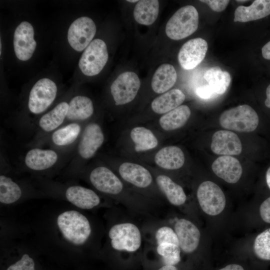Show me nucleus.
<instances>
[{"instance_id": "f257e3e1", "label": "nucleus", "mask_w": 270, "mask_h": 270, "mask_svg": "<svg viewBox=\"0 0 270 270\" xmlns=\"http://www.w3.org/2000/svg\"><path fill=\"white\" fill-rule=\"evenodd\" d=\"M56 224L63 238L75 246L84 244L91 234L89 220L83 214L75 210H66L60 214Z\"/></svg>"}, {"instance_id": "f03ea898", "label": "nucleus", "mask_w": 270, "mask_h": 270, "mask_svg": "<svg viewBox=\"0 0 270 270\" xmlns=\"http://www.w3.org/2000/svg\"><path fill=\"white\" fill-rule=\"evenodd\" d=\"M219 122L221 126L226 129L249 132L256 128L259 118L250 106L243 104L224 112L220 117Z\"/></svg>"}, {"instance_id": "7ed1b4c3", "label": "nucleus", "mask_w": 270, "mask_h": 270, "mask_svg": "<svg viewBox=\"0 0 270 270\" xmlns=\"http://www.w3.org/2000/svg\"><path fill=\"white\" fill-rule=\"evenodd\" d=\"M198 14L192 6L188 5L178 9L170 18L166 26L167 36L174 40L184 38L197 30Z\"/></svg>"}, {"instance_id": "20e7f679", "label": "nucleus", "mask_w": 270, "mask_h": 270, "mask_svg": "<svg viewBox=\"0 0 270 270\" xmlns=\"http://www.w3.org/2000/svg\"><path fill=\"white\" fill-rule=\"evenodd\" d=\"M108 54L105 42L101 39L92 40L82 53L78 66L86 76H94L98 74L106 64Z\"/></svg>"}, {"instance_id": "39448f33", "label": "nucleus", "mask_w": 270, "mask_h": 270, "mask_svg": "<svg viewBox=\"0 0 270 270\" xmlns=\"http://www.w3.org/2000/svg\"><path fill=\"white\" fill-rule=\"evenodd\" d=\"M112 248L130 252L138 250L141 245V234L138 228L132 223L116 224L108 232Z\"/></svg>"}, {"instance_id": "423d86ee", "label": "nucleus", "mask_w": 270, "mask_h": 270, "mask_svg": "<svg viewBox=\"0 0 270 270\" xmlns=\"http://www.w3.org/2000/svg\"><path fill=\"white\" fill-rule=\"evenodd\" d=\"M56 83L48 78H42L32 88L28 97V108L34 114L45 111L54 101L57 94Z\"/></svg>"}, {"instance_id": "0eeeda50", "label": "nucleus", "mask_w": 270, "mask_h": 270, "mask_svg": "<svg viewBox=\"0 0 270 270\" xmlns=\"http://www.w3.org/2000/svg\"><path fill=\"white\" fill-rule=\"evenodd\" d=\"M197 198L202 209L208 215L219 214L224 208L225 196L220 186L214 182H202L198 188Z\"/></svg>"}, {"instance_id": "6e6552de", "label": "nucleus", "mask_w": 270, "mask_h": 270, "mask_svg": "<svg viewBox=\"0 0 270 270\" xmlns=\"http://www.w3.org/2000/svg\"><path fill=\"white\" fill-rule=\"evenodd\" d=\"M96 26L90 18L82 16L70 25L68 32V40L75 50L81 52L92 42L96 33Z\"/></svg>"}, {"instance_id": "1a4fd4ad", "label": "nucleus", "mask_w": 270, "mask_h": 270, "mask_svg": "<svg viewBox=\"0 0 270 270\" xmlns=\"http://www.w3.org/2000/svg\"><path fill=\"white\" fill-rule=\"evenodd\" d=\"M140 86L138 75L132 72H126L114 81L110 92L116 105L131 102L136 97Z\"/></svg>"}, {"instance_id": "9d476101", "label": "nucleus", "mask_w": 270, "mask_h": 270, "mask_svg": "<svg viewBox=\"0 0 270 270\" xmlns=\"http://www.w3.org/2000/svg\"><path fill=\"white\" fill-rule=\"evenodd\" d=\"M36 46L33 26L26 21L20 22L14 34V48L16 56L20 60L26 61L32 56Z\"/></svg>"}, {"instance_id": "9b49d317", "label": "nucleus", "mask_w": 270, "mask_h": 270, "mask_svg": "<svg viewBox=\"0 0 270 270\" xmlns=\"http://www.w3.org/2000/svg\"><path fill=\"white\" fill-rule=\"evenodd\" d=\"M208 48L206 41L200 38L191 39L182 46L178 60L184 69L190 70L196 67L204 60Z\"/></svg>"}, {"instance_id": "f8f14e48", "label": "nucleus", "mask_w": 270, "mask_h": 270, "mask_svg": "<svg viewBox=\"0 0 270 270\" xmlns=\"http://www.w3.org/2000/svg\"><path fill=\"white\" fill-rule=\"evenodd\" d=\"M104 141V135L101 127L96 123L89 124L82 132L78 146V156L84 160L92 158Z\"/></svg>"}, {"instance_id": "ddd939ff", "label": "nucleus", "mask_w": 270, "mask_h": 270, "mask_svg": "<svg viewBox=\"0 0 270 270\" xmlns=\"http://www.w3.org/2000/svg\"><path fill=\"white\" fill-rule=\"evenodd\" d=\"M90 180L96 190L108 194H118L123 188L120 180L111 170L105 166L94 168L90 174Z\"/></svg>"}, {"instance_id": "4468645a", "label": "nucleus", "mask_w": 270, "mask_h": 270, "mask_svg": "<svg viewBox=\"0 0 270 270\" xmlns=\"http://www.w3.org/2000/svg\"><path fill=\"white\" fill-rule=\"evenodd\" d=\"M211 150L216 154L234 156L242 151V144L238 135L226 130L216 132L212 136Z\"/></svg>"}, {"instance_id": "2eb2a0df", "label": "nucleus", "mask_w": 270, "mask_h": 270, "mask_svg": "<svg viewBox=\"0 0 270 270\" xmlns=\"http://www.w3.org/2000/svg\"><path fill=\"white\" fill-rule=\"evenodd\" d=\"M179 246L186 253H191L198 248L200 236L198 228L191 222L181 218L178 220L174 226Z\"/></svg>"}, {"instance_id": "dca6fc26", "label": "nucleus", "mask_w": 270, "mask_h": 270, "mask_svg": "<svg viewBox=\"0 0 270 270\" xmlns=\"http://www.w3.org/2000/svg\"><path fill=\"white\" fill-rule=\"evenodd\" d=\"M214 172L219 178L230 184H234L240 179L242 168L238 160L230 156H222L212 163Z\"/></svg>"}, {"instance_id": "f3484780", "label": "nucleus", "mask_w": 270, "mask_h": 270, "mask_svg": "<svg viewBox=\"0 0 270 270\" xmlns=\"http://www.w3.org/2000/svg\"><path fill=\"white\" fill-rule=\"evenodd\" d=\"M58 160V154L53 150L33 148L26 152L24 164L31 170L41 171L53 166Z\"/></svg>"}, {"instance_id": "a211bd4d", "label": "nucleus", "mask_w": 270, "mask_h": 270, "mask_svg": "<svg viewBox=\"0 0 270 270\" xmlns=\"http://www.w3.org/2000/svg\"><path fill=\"white\" fill-rule=\"evenodd\" d=\"M65 196L70 202L82 209H91L100 203L98 196L94 190L80 186L68 187Z\"/></svg>"}, {"instance_id": "6ab92c4d", "label": "nucleus", "mask_w": 270, "mask_h": 270, "mask_svg": "<svg viewBox=\"0 0 270 270\" xmlns=\"http://www.w3.org/2000/svg\"><path fill=\"white\" fill-rule=\"evenodd\" d=\"M270 14V0H256L252 4L238 6L234 12V22H245L261 19Z\"/></svg>"}, {"instance_id": "aec40b11", "label": "nucleus", "mask_w": 270, "mask_h": 270, "mask_svg": "<svg viewBox=\"0 0 270 270\" xmlns=\"http://www.w3.org/2000/svg\"><path fill=\"white\" fill-rule=\"evenodd\" d=\"M119 172L124 180L138 188H146L152 182V176L149 171L136 164H122L119 168Z\"/></svg>"}, {"instance_id": "412c9836", "label": "nucleus", "mask_w": 270, "mask_h": 270, "mask_svg": "<svg viewBox=\"0 0 270 270\" xmlns=\"http://www.w3.org/2000/svg\"><path fill=\"white\" fill-rule=\"evenodd\" d=\"M94 110L92 100L83 96H76L70 100L66 120L70 122L83 121L90 118Z\"/></svg>"}, {"instance_id": "4be33fe9", "label": "nucleus", "mask_w": 270, "mask_h": 270, "mask_svg": "<svg viewBox=\"0 0 270 270\" xmlns=\"http://www.w3.org/2000/svg\"><path fill=\"white\" fill-rule=\"evenodd\" d=\"M68 104L62 102L42 115L38 121V126L46 132H53L62 125L66 118Z\"/></svg>"}, {"instance_id": "5701e85b", "label": "nucleus", "mask_w": 270, "mask_h": 270, "mask_svg": "<svg viewBox=\"0 0 270 270\" xmlns=\"http://www.w3.org/2000/svg\"><path fill=\"white\" fill-rule=\"evenodd\" d=\"M184 160L182 150L176 146H168L162 148L154 157L156 164L167 170H177L182 168Z\"/></svg>"}, {"instance_id": "b1692460", "label": "nucleus", "mask_w": 270, "mask_h": 270, "mask_svg": "<svg viewBox=\"0 0 270 270\" xmlns=\"http://www.w3.org/2000/svg\"><path fill=\"white\" fill-rule=\"evenodd\" d=\"M177 78L173 66L168 64L160 65L156 70L152 80V88L156 93L162 94L169 90L175 84Z\"/></svg>"}, {"instance_id": "393cba45", "label": "nucleus", "mask_w": 270, "mask_h": 270, "mask_svg": "<svg viewBox=\"0 0 270 270\" xmlns=\"http://www.w3.org/2000/svg\"><path fill=\"white\" fill-rule=\"evenodd\" d=\"M184 94L178 89H172L154 98L152 108L158 114L167 113L180 106L185 100Z\"/></svg>"}, {"instance_id": "a878e982", "label": "nucleus", "mask_w": 270, "mask_h": 270, "mask_svg": "<svg viewBox=\"0 0 270 270\" xmlns=\"http://www.w3.org/2000/svg\"><path fill=\"white\" fill-rule=\"evenodd\" d=\"M159 12V2L157 0H142L136 4L134 17L140 24L149 26L156 20Z\"/></svg>"}, {"instance_id": "bb28decb", "label": "nucleus", "mask_w": 270, "mask_h": 270, "mask_svg": "<svg viewBox=\"0 0 270 270\" xmlns=\"http://www.w3.org/2000/svg\"><path fill=\"white\" fill-rule=\"evenodd\" d=\"M190 114V110L188 106L181 105L161 116L160 124L166 130L178 129L186 124Z\"/></svg>"}, {"instance_id": "cd10ccee", "label": "nucleus", "mask_w": 270, "mask_h": 270, "mask_svg": "<svg viewBox=\"0 0 270 270\" xmlns=\"http://www.w3.org/2000/svg\"><path fill=\"white\" fill-rule=\"evenodd\" d=\"M156 180L159 188L171 204L178 206L185 202L186 196L183 188L170 178L165 175H160Z\"/></svg>"}, {"instance_id": "c85d7f7f", "label": "nucleus", "mask_w": 270, "mask_h": 270, "mask_svg": "<svg viewBox=\"0 0 270 270\" xmlns=\"http://www.w3.org/2000/svg\"><path fill=\"white\" fill-rule=\"evenodd\" d=\"M82 132V127L78 122H70L52 132L51 140L59 147H65L74 144Z\"/></svg>"}, {"instance_id": "c756f323", "label": "nucleus", "mask_w": 270, "mask_h": 270, "mask_svg": "<svg viewBox=\"0 0 270 270\" xmlns=\"http://www.w3.org/2000/svg\"><path fill=\"white\" fill-rule=\"evenodd\" d=\"M204 78L218 96L222 95L226 91L231 82L228 72L222 70L218 66L208 69Z\"/></svg>"}, {"instance_id": "7c9ffc66", "label": "nucleus", "mask_w": 270, "mask_h": 270, "mask_svg": "<svg viewBox=\"0 0 270 270\" xmlns=\"http://www.w3.org/2000/svg\"><path fill=\"white\" fill-rule=\"evenodd\" d=\"M130 137L135 144L136 152L154 148L158 144V140L152 131L144 127L134 128L130 132Z\"/></svg>"}, {"instance_id": "2f4dec72", "label": "nucleus", "mask_w": 270, "mask_h": 270, "mask_svg": "<svg viewBox=\"0 0 270 270\" xmlns=\"http://www.w3.org/2000/svg\"><path fill=\"white\" fill-rule=\"evenodd\" d=\"M22 196L20 186L10 178L4 174L0 176V202L9 204L16 202Z\"/></svg>"}, {"instance_id": "473e14b6", "label": "nucleus", "mask_w": 270, "mask_h": 270, "mask_svg": "<svg viewBox=\"0 0 270 270\" xmlns=\"http://www.w3.org/2000/svg\"><path fill=\"white\" fill-rule=\"evenodd\" d=\"M158 253L162 257L165 265L174 266L180 260V248L179 246L170 243L158 244Z\"/></svg>"}, {"instance_id": "72a5a7b5", "label": "nucleus", "mask_w": 270, "mask_h": 270, "mask_svg": "<svg viewBox=\"0 0 270 270\" xmlns=\"http://www.w3.org/2000/svg\"><path fill=\"white\" fill-rule=\"evenodd\" d=\"M256 256L263 260H270V228L266 230L256 238L254 244Z\"/></svg>"}, {"instance_id": "f704fd0d", "label": "nucleus", "mask_w": 270, "mask_h": 270, "mask_svg": "<svg viewBox=\"0 0 270 270\" xmlns=\"http://www.w3.org/2000/svg\"><path fill=\"white\" fill-rule=\"evenodd\" d=\"M156 238L158 245L164 243H170L179 246L178 240L176 232L168 226H163L159 228L156 232Z\"/></svg>"}, {"instance_id": "c9c22d12", "label": "nucleus", "mask_w": 270, "mask_h": 270, "mask_svg": "<svg viewBox=\"0 0 270 270\" xmlns=\"http://www.w3.org/2000/svg\"><path fill=\"white\" fill-rule=\"evenodd\" d=\"M6 270H35V263L32 258L25 254L18 260L10 266Z\"/></svg>"}, {"instance_id": "e433bc0d", "label": "nucleus", "mask_w": 270, "mask_h": 270, "mask_svg": "<svg viewBox=\"0 0 270 270\" xmlns=\"http://www.w3.org/2000/svg\"><path fill=\"white\" fill-rule=\"evenodd\" d=\"M195 92L199 98L204 100L210 99L218 96L208 84L198 86L196 89Z\"/></svg>"}, {"instance_id": "4c0bfd02", "label": "nucleus", "mask_w": 270, "mask_h": 270, "mask_svg": "<svg viewBox=\"0 0 270 270\" xmlns=\"http://www.w3.org/2000/svg\"><path fill=\"white\" fill-rule=\"evenodd\" d=\"M200 2L206 4L214 11L220 12L224 10L230 0H204Z\"/></svg>"}, {"instance_id": "58836bf2", "label": "nucleus", "mask_w": 270, "mask_h": 270, "mask_svg": "<svg viewBox=\"0 0 270 270\" xmlns=\"http://www.w3.org/2000/svg\"><path fill=\"white\" fill-rule=\"evenodd\" d=\"M260 212L262 219L265 222L270 224V197L261 204Z\"/></svg>"}, {"instance_id": "ea45409f", "label": "nucleus", "mask_w": 270, "mask_h": 270, "mask_svg": "<svg viewBox=\"0 0 270 270\" xmlns=\"http://www.w3.org/2000/svg\"><path fill=\"white\" fill-rule=\"evenodd\" d=\"M262 53L264 58L270 60V41L263 46Z\"/></svg>"}, {"instance_id": "a19ab883", "label": "nucleus", "mask_w": 270, "mask_h": 270, "mask_svg": "<svg viewBox=\"0 0 270 270\" xmlns=\"http://www.w3.org/2000/svg\"><path fill=\"white\" fill-rule=\"evenodd\" d=\"M219 270H244V269L239 264H230Z\"/></svg>"}, {"instance_id": "79ce46f5", "label": "nucleus", "mask_w": 270, "mask_h": 270, "mask_svg": "<svg viewBox=\"0 0 270 270\" xmlns=\"http://www.w3.org/2000/svg\"><path fill=\"white\" fill-rule=\"evenodd\" d=\"M266 98L264 101L266 106L270 108V84L268 86L266 90Z\"/></svg>"}, {"instance_id": "37998d69", "label": "nucleus", "mask_w": 270, "mask_h": 270, "mask_svg": "<svg viewBox=\"0 0 270 270\" xmlns=\"http://www.w3.org/2000/svg\"><path fill=\"white\" fill-rule=\"evenodd\" d=\"M158 270H178L174 266L164 265Z\"/></svg>"}, {"instance_id": "c03bdc74", "label": "nucleus", "mask_w": 270, "mask_h": 270, "mask_svg": "<svg viewBox=\"0 0 270 270\" xmlns=\"http://www.w3.org/2000/svg\"><path fill=\"white\" fill-rule=\"evenodd\" d=\"M266 182L270 189V167L268 168L266 173Z\"/></svg>"}, {"instance_id": "a18cd8bd", "label": "nucleus", "mask_w": 270, "mask_h": 270, "mask_svg": "<svg viewBox=\"0 0 270 270\" xmlns=\"http://www.w3.org/2000/svg\"><path fill=\"white\" fill-rule=\"evenodd\" d=\"M139 0H127V2H138Z\"/></svg>"}]
</instances>
